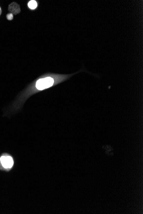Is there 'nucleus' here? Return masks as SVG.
<instances>
[{
	"label": "nucleus",
	"mask_w": 143,
	"mask_h": 214,
	"mask_svg": "<svg viewBox=\"0 0 143 214\" xmlns=\"http://www.w3.org/2000/svg\"><path fill=\"white\" fill-rule=\"evenodd\" d=\"M0 162L2 167L6 169H11L14 164L13 159L9 155L2 156L0 157Z\"/></svg>",
	"instance_id": "obj_2"
},
{
	"label": "nucleus",
	"mask_w": 143,
	"mask_h": 214,
	"mask_svg": "<svg viewBox=\"0 0 143 214\" xmlns=\"http://www.w3.org/2000/svg\"><path fill=\"white\" fill-rule=\"evenodd\" d=\"M7 19L9 20H11L13 19V15L12 13H9L7 15Z\"/></svg>",
	"instance_id": "obj_5"
},
{
	"label": "nucleus",
	"mask_w": 143,
	"mask_h": 214,
	"mask_svg": "<svg viewBox=\"0 0 143 214\" xmlns=\"http://www.w3.org/2000/svg\"></svg>",
	"instance_id": "obj_6"
},
{
	"label": "nucleus",
	"mask_w": 143,
	"mask_h": 214,
	"mask_svg": "<svg viewBox=\"0 0 143 214\" xmlns=\"http://www.w3.org/2000/svg\"><path fill=\"white\" fill-rule=\"evenodd\" d=\"M8 10L11 13L16 15L20 12V7L16 3H12L9 6Z\"/></svg>",
	"instance_id": "obj_3"
},
{
	"label": "nucleus",
	"mask_w": 143,
	"mask_h": 214,
	"mask_svg": "<svg viewBox=\"0 0 143 214\" xmlns=\"http://www.w3.org/2000/svg\"><path fill=\"white\" fill-rule=\"evenodd\" d=\"M54 82V81L52 78L50 77L40 79L37 81L36 84V86L39 90H43L46 89L52 86Z\"/></svg>",
	"instance_id": "obj_1"
},
{
	"label": "nucleus",
	"mask_w": 143,
	"mask_h": 214,
	"mask_svg": "<svg viewBox=\"0 0 143 214\" xmlns=\"http://www.w3.org/2000/svg\"><path fill=\"white\" fill-rule=\"evenodd\" d=\"M28 6L29 8L32 10H34L36 8V7L37 6V3H36V2L35 0H31L28 3Z\"/></svg>",
	"instance_id": "obj_4"
}]
</instances>
